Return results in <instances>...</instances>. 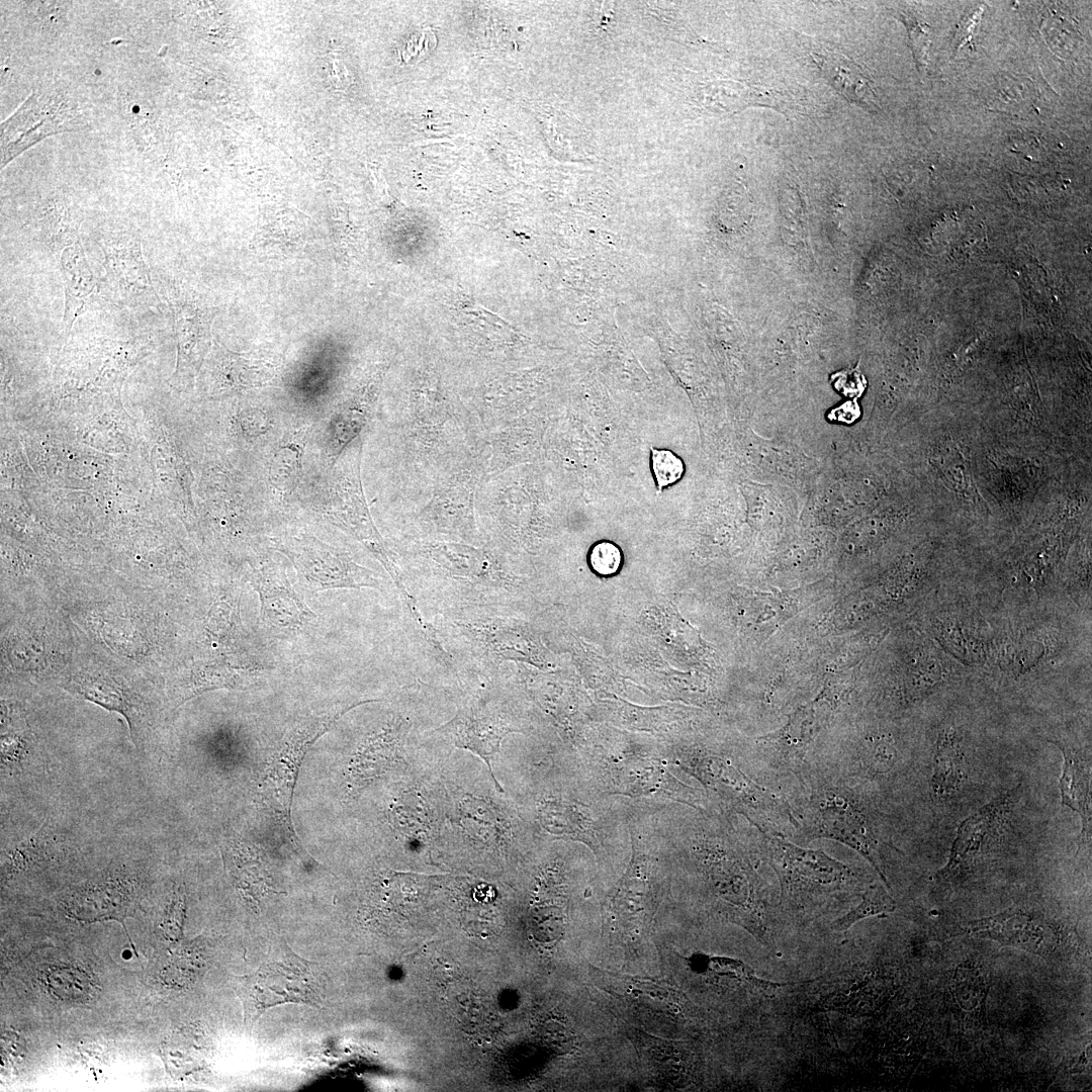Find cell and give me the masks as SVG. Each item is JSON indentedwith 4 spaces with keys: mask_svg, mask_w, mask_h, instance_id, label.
Returning <instances> with one entry per match:
<instances>
[{
    "mask_svg": "<svg viewBox=\"0 0 1092 1092\" xmlns=\"http://www.w3.org/2000/svg\"><path fill=\"white\" fill-rule=\"evenodd\" d=\"M312 966L283 944L254 973L236 977L246 1021H255L266 1009L285 1003L320 1007L322 985Z\"/></svg>",
    "mask_w": 1092,
    "mask_h": 1092,
    "instance_id": "obj_1",
    "label": "cell"
},
{
    "mask_svg": "<svg viewBox=\"0 0 1092 1092\" xmlns=\"http://www.w3.org/2000/svg\"><path fill=\"white\" fill-rule=\"evenodd\" d=\"M360 704V703H359ZM353 704L304 719L280 740L267 762L259 787L262 802L278 820L296 851H302L291 823V802L299 768L306 752Z\"/></svg>",
    "mask_w": 1092,
    "mask_h": 1092,
    "instance_id": "obj_2",
    "label": "cell"
},
{
    "mask_svg": "<svg viewBox=\"0 0 1092 1092\" xmlns=\"http://www.w3.org/2000/svg\"><path fill=\"white\" fill-rule=\"evenodd\" d=\"M772 867L782 887V899L799 908L814 897L843 890L852 872L822 851L803 849L782 839L771 840Z\"/></svg>",
    "mask_w": 1092,
    "mask_h": 1092,
    "instance_id": "obj_3",
    "label": "cell"
},
{
    "mask_svg": "<svg viewBox=\"0 0 1092 1092\" xmlns=\"http://www.w3.org/2000/svg\"><path fill=\"white\" fill-rule=\"evenodd\" d=\"M278 549L295 566L300 579L311 592L331 588H380L373 573L351 561L343 553L314 537H290L278 542Z\"/></svg>",
    "mask_w": 1092,
    "mask_h": 1092,
    "instance_id": "obj_4",
    "label": "cell"
},
{
    "mask_svg": "<svg viewBox=\"0 0 1092 1092\" xmlns=\"http://www.w3.org/2000/svg\"><path fill=\"white\" fill-rule=\"evenodd\" d=\"M961 928L968 935L995 940L1040 957L1054 954L1064 941L1061 926L1040 913L1021 909L970 920Z\"/></svg>",
    "mask_w": 1092,
    "mask_h": 1092,
    "instance_id": "obj_5",
    "label": "cell"
},
{
    "mask_svg": "<svg viewBox=\"0 0 1092 1092\" xmlns=\"http://www.w3.org/2000/svg\"><path fill=\"white\" fill-rule=\"evenodd\" d=\"M1012 795L1004 794L968 817L959 827L947 863L935 876L941 882L959 881L999 843L1012 807Z\"/></svg>",
    "mask_w": 1092,
    "mask_h": 1092,
    "instance_id": "obj_6",
    "label": "cell"
},
{
    "mask_svg": "<svg viewBox=\"0 0 1092 1092\" xmlns=\"http://www.w3.org/2000/svg\"><path fill=\"white\" fill-rule=\"evenodd\" d=\"M109 282L119 298L133 307H157L159 297L138 235L118 233L98 242Z\"/></svg>",
    "mask_w": 1092,
    "mask_h": 1092,
    "instance_id": "obj_7",
    "label": "cell"
},
{
    "mask_svg": "<svg viewBox=\"0 0 1092 1092\" xmlns=\"http://www.w3.org/2000/svg\"><path fill=\"white\" fill-rule=\"evenodd\" d=\"M437 731L448 736L456 747L478 755L487 764L495 788L502 791L492 772L491 759L500 751L504 737L518 730L498 707L483 701L469 702Z\"/></svg>",
    "mask_w": 1092,
    "mask_h": 1092,
    "instance_id": "obj_8",
    "label": "cell"
},
{
    "mask_svg": "<svg viewBox=\"0 0 1092 1092\" xmlns=\"http://www.w3.org/2000/svg\"><path fill=\"white\" fill-rule=\"evenodd\" d=\"M816 835L844 843L860 853L890 889L881 868L879 840L864 811L857 803L839 794L829 793L821 801L816 820Z\"/></svg>",
    "mask_w": 1092,
    "mask_h": 1092,
    "instance_id": "obj_9",
    "label": "cell"
},
{
    "mask_svg": "<svg viewBox=\"0 0 1092 1092\" xmlns=\"http://www.w3.org/2000/svg\"><path fill=\"white\" fill-rule=\"evenodd\" d=\"M173 313L178 347L175 378L192 376L209 346L213 312L189 293L176 291L166 296Z\"/></svg>",
    "mask_w": 1092,
    "mask_h": 1092,
    "instance_id": "obj_10",
    "label": "cell"
},
{
    "mask_svg": "<svg viewBox=\"0 0 1092 1092\" xmlns=\"http://www.w3.org/2000/svg\"><path fill=\"white\" fill-rule=\"evenodd\" d=\"M67 906L69 915L78 920L93 922L114 919L126 931L123 920L136 911L138 896L134 886L128 882L105 881L79 891L67 902ZM127 937L134 948L128 934Z\"/></svg>",
    "mask_w": 1092,
    "mask_h": 1092,
    "instance_id": "obj_11",
    "label": "cell"
},
{
    "mask_svg": "<svg viewBox=\"0 0 1092 1092\" xmlns=\"http://www.w3.org/2000/svg\"><path fill=\"white\" fill-rule=\"evenodd\" d=\"M60 264L65 290L63 331L69 334L77 317L96 302L100 284L79 242L61 253Z\"/></svg>",
    "mask_w": 1092,
    "mask_h": 1092,
    "instance_id": "obj_12",
    "label": "cell"
},
{
    "mask_svg": "<svg viewBox=\"0 0 1092 1092\" xmlns=\"http://www.w3.org/2000/svg\"><path fill=\"white\" fill-rule=\"evenodd\" d=\"M261 602V616L270 627L296 631L309 623L314 614L291 588L286 578L260 573L254 579Z\"/></svg>",
    "mask_w": 1092,
    "mask_h": 1092,
    "instance_id": "obj_13",
    "label": "cell"
},
{
    "mask_svg": "<svg viewBox=\"0 0 1092 1092\" xmlns=\"http://www.w3.org/2000/svg\"><path fill=\"white\" fill-rule=\"evenodd\" d=\"M225 867L242 896L257 906L269 893H277L266 861L257 849L238 839L221 844Z\"/></svg>",
    "mask_w": 1092,
    "mask_h": 1092,
    "instance_id": "obj_14",
    "label": "cell"
},
{
    "mask_svg": "<svg viewBox=\"0 0 1092 1092\" xmlns=\"http://www.w3.org/2000/svg\"><path fill=\"white\" fill-rule=\"evenodd\" d=\"M1064 756L1060 779L1062 804L1077 812L1082 820L1080 845H1091V760L1080 750L1056 741Z\"/></svg>",
    "mask_w": 1092,
    "mask_h": 1092,
    "instance_id": "obj_15",
    "label": "cell"
},
{
    "mask_svg": "<svg viewBox=\"0 0 1092 1092\" xmlns=\"http://www.w3.org/2000/svg\"><path fill=\"white\" fill-rule=\"evenodd\" d=\"M812 57L827 81L847 100L868 110L878 108L871 79L853 61L826 49L815 50Z\"/></svg>",
    "mask_w": 1092,
    "mask_h": 1092,
    "instance_id": "obj_16",
    "label": "cell"
},
{
    "mask_svg": "<svg viewBox=\"0 0 1092 1092\" xmlns=\"http://www.w3.org/2000/svg\"><path fill=\"white\" fill-rule=\"evenodd\" d=\"M696 769L706 785L741 807L767 809L772 805V800L763 790L725 760L705 758L699 760Z\"/></svg>",
    "mask_w": 1092,
    "mask_h": 1092,
    "instance_id": "obj_17",
    "label": "cell"
},
{
    "mask_svg": "<svg viewBox=\"0 0 1092 1092\" xmlns=\"http://www.w3.org/2000/svg\"><path fill=\"white\" fill-rule=\"evenodd\" d=\"M401 731L399 724H391L366 740L349 768L350 788H359L385 771L397 752Z\"/></svg>",
    "mask_w": 1092,
    "mask_h": 1092,
    "instance_id": "obj_18",
    "label": "cell"
},
{
    "mask_svg": "<svg viewBox=\"0 0 1092 1092\" xmlns=\"http://www.w3.org/2000/svg\"><path fill=\"white\" fill-rule=\"evenodd\" d=\"M965 778L961 739L957 732L945 730L939 734L935 746L932 792L938 798H949L959 791Z\"/></svg>",
    "mask_w": 1092,
    "mask_h": 1092,
    "instance_id": "obj_19",
    "label": "cell"
},
{
    "mask_svg": "<svg viewBox=\"0 0 1092 1092\" xmlns=\"http://www.w3.org/2000/svg\"><path fill=\"white\" fill-rule=\"evenodd\" d=\"M307 430L301 428L286 436L274 451L269 465V480L281 493L290 494L300 478Z\"/></svg>",
    "mask_w": 1092,
    "mask_h": 1092,
    "instance_id": "obj_20",
    "label": "cell"
},
{
    "mask_svg": "<svg viewBox=\"0 0 1092 1092\" xmlns=\"http://www.w3.org/2000/svg\"><path fill=\"white\" fill-rule=\"evenodd\" d=\"M80 220L70 207L61 200H51L42 210L39 220V240L53 253H62L67 247L78 243Z\"/></svg>",
    "mask_w": 1092,
    "mask_h": 1092,
    "instance_id": "obj_21",
    "label": "cell"
},
{
    "mask_svg": "<svg viewBox=\"0 0 1092 1092\" xmlns=\"http://www.w3.org/2000/svg\"><path fill=\"white\" fill-rule=\"evenodd\" d=\"M823 719L824 716L817 714L814 707L801 709L795 713L783 730L777 735H771V740L783 745L787 754L803 753V748L811 742Z\"/></svg>",
    "mask_w": 1092,
    "mask_h": 1092,
    "instance_id": "obj_22",
    "label": "cell"
},
{
    "mask_svg": "<svg viewBox=\"0 0 1092 1092\" xmlns=\"http://www.w3.org/2000/svg\"><path fill=\"white\" fill-rule=\"evenodd\" d=\"M896 909V902L883 886H871L863 894L861 902L849 912L834 920L830 928L836 932L849 929L854 923L872 916L887 915Z\"/></svg>",
    "mask_w": 1092,
    "mask_h": 1092,
    "instance_id": "obj_23",
    "label": "cell"
},
{
    "mask_svg": "<svg viewBox=\"0 0 1092 1092\" xmlns=\"http://www.w3.org/2000/svg\"><path fill=\"white\" fill-rule=\"evenodd\" d=\"M650 470L660 493L664 488L681 479L685 473L682 459L669 449H650Z\"/></svg>",
    "mask_w": 1092,
    "mask_h": 1092,
    "instance_id": "obj_24",
    "label": "cell"
},
{
    "mask_svg": "<svg viewBox=\"0 0 1092 1092\" xmlns=\"http://www.w3.org/2000/svg\"><path fill=\"white\" fill-rule=\"evenodd\" d=\"M79 693L86 699L99 704L108 710H114L123 714L129 724L130 717L128 714L127 701L122 697L117 688L103 681L84 680L79 687Z\"/></svg>",
    "mask_w": 1092,
    "mask_h": 1092,
    "instance_id": "obj_25",
    "label": "cell"
},
{
    "mask_svg": "<svg viewBox=\"0 0 1092 1092\" xmlns=\"http://www.w3.org/2000/svg\"><path fill=\"white\" fill-rule=\"evenodd\" d=\"M588 563L596 573L611 576L621 567V549L611 541L597 542L588 552Z\"/></svg>",
    "mask_w": 1092,
    "mask_h": 1092,
    "instance_id": "obj_26",
    "label": "cell"
},
{
    "mask_svg": "<svg viewBox=\"0 0 1092 1092\" xmlns=\"http://www.w3.org/2000/svg\"><path fill=\"white\" fill-rule=\"evenodd\" d=\"M238 625V611L234 603L215 604L207 621L208 633L216 640H229L235 634Z\"/></svg>",
    "mask_w": 1092,
    "mask_h": 1092,
    "instance_id": "obj_27",
    "label": "cell"
},
{
    "mask_svg": "<svg viewBox=\"0 0 1092 1092\" xmlns=\"http://www.w3.org/2000/svg\"><path fill=\"white\" fill-rule=\"evenodd\" d=\"M326 72L330 83L338 90H346L352 83V77L337 51L326 55Z\"/></svg>",
    "mask_w": 1092,
    "mask_h": 1092,
    "instance_id": "obj_28",
    "label": "cell"
},
{
    "mask_svg": "<svg viewBox=\"0 0 1092 1092\" xmlns=\"http://www.w3.org/2000/svg\"><path fill=\"white\" fill-rule=\"evenodd\" d=\"M184 912L185 891L184 888L180 886L173 892L165 920L169 932H174V938H177L180 935Z\"/></svg>",
    "mask_w": 1092,
    "mask_h": 1092,
    "instance_id": "obj_29",
    "label": "cell"
},
{
    "mask_svg": "<svg viewBox=\"0 0 1092 1092\" xmlns=\"http://www.w3.org/2000/svg\"><path fill=\"white\" fill-rule=\"evenodd\" d=\"M834 388L845 396H860L863 388V377L857 370L841 371L831 376Z\"/></svg>",
    "mask_w": 1092,
    "mask_h": 1092,
    "instance_id": "obj_30",
    "label": "cell"
},
{
    "mask_svg": "<svg viewBox=\"0 0 1092 1092\" xmlns=\"http://www.w3.org/2000/svg\"><path fill=\"white\" fill-rule=\"evenodd\" d=\"M860 416V410L855 400H848L841 405L832 408L827 418L830 422L850 425Z\"/></svg>",
    "mask_w": 1092,
    "mask_h": 1092,
    "instance_id": "obj_31",
    "label": "cell"
},
{
    "mask_svg": "<svg viewBox=\"0 0 1092 1092\" xmlns=\"http://www.w3.org/2000/svg\"><path fill=\"white\" fill-rule=\"evenodd\" d=\"M265 427L266 426H265V423H264V418H255V416H250V415L247 416V432L248 433L257 432V431H260L262 433V432L265 431Z\"/></svg>",
    "mask_w": 1092,
    "mask_h": 1092,
    "instance_id": "obj_32",
    "label": "cell"
}]
</instances>
